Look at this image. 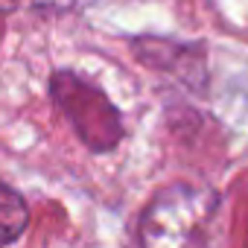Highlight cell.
I'll return each instance as SVG.
<instances>
[{"label": "cell", "mask_w": 248, "mask_h": 248, "mask_svg": "<svg viewBox=\"0 0 248 248\" xmlns=\"http://www.w3.org/2000/svg\"><path fill=\"white\" fill-rule=\"evenodd\" d=\"M50 91H53L56 105L70 120L76 138L88 149L111 152L123 140L120 111L111 105V99L96 85H91L88 79H82L73 70H59L50 79Z\"/></svg>", "instance_id": "2"}, {"label": "cell", "mask_w": 248, "mask_h": 248, "mask_svg": "<svg viewBox=\"0 0 248 248\" xmlns=\"http://www.w3.org/2000/svg\"><path fill=\"white\" fill-rule=\"evenodd\" d=\"M222 199L213 190L172 184L140 213V248H222Z\"/></svg>", "instance_id": "1"}, {"label": "cell", "mask_w": 248, "mask_h": 248, "mask_svg": "<svg viewBox=\"0 0 248 248\" xmlns=\"http://www.w3.org/2000/svg\"><path fill=\"white\" fill-rule=\"evenodd\" d=\"M30 225V207L21 193L0 181V248L12 245Z\"/></svg>", "instance_id": "3"}]
</instances>
